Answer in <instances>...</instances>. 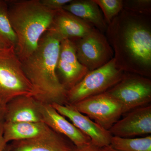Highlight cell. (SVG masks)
I'll return each mask as SVG.
<instances>
[{
    "mask_svg": "<svg viewBox=\"0 0 151 151\" xmlns=\"http://www.w3.org/2000/svg\"><path fill=\"white\" fill-rule=\"evenodd\" d=\"M8 48H9V47H8L7 46H6L0 40V51H2V50H4Z\"/></svg>",
    "mask_w": 151,
    "mask_h": 151,
    "instance_id": "cell-27",
    "label": "cell"
},
{
    "mask_svg": "<svg viewBox=\"0 0 151 151\" xmlns=\"http://www.w3.org/2000/svg\"><path fill=\"white\" fill-rule=\"evenodd\" d=\"M32 92L15 48L11 47L0 51V102L6 105L15 97L32 96Z\"/></svg>",
    "mask_w": 151,
    "mask_h": 151,
    "instance_id": "cell-4",
    "label": "cell"
},
{
    "mask_svg": "<svg viewBox=\"0 0 151 151\" xmlns=\"http://www.w3.org/2000/svg\"><path fill=\"white\" fill-rule=\"evenodd\" d=\"M56 70L60 82L67 91L89 71L78 61L74 42L70 40H63L60 42Z\"/></svg>",
    "mask_w": 151,
    "mask_h": 151,
    "instance_id": "cell-9",
    "label": "cell"
},
{
    "mask_svg": "<svg viewBox=\"0 0 151 151\" xmlns=\"http://www.w3.org/2000/svg\"><path fill=\"white\" fill-rule=\"evenodd\" d=\"M74 151H103L102 148L95 145L92 142L87 145L76 147Z\"/></svg>",
    "mask_w": 151,
    "mask_h": 151,
    "instance_id": "cell-23",
    "label": "cell"
},
{
    "mask_svg": "<svg viewBox=\"0 0 151 151\" xmlns=\"http://www.w3.org/2000/svg\"><path fill=\"white\" fill-rule=\"evenodd\" d=\"M42 122L53 131L65 136L75 145L80 147L91 142L89 137L82 133L50 104L39 102Z\"/></svg>",
    "mask_w": 151,
    "mask_h": 151,
    "instance_id": "cell-13",
    "label": "cell"
},
{
    "mask_svg": "<svg viewBox=\"0 0 151 151\" xmlns=\"http://www.w3.org/2000/svg\"><path fill=\"white\" fill-rule=\"evenodd\" d=\"M123 9L138 14L151 15V0H123Z\"/></svg>",
    "mask_w": 151,
    "mask_h": 151,
    "instance_id": "cell-21",
    "label": "cell"
},
{
    "mask_svg": "<svg viewBox=\"0 0 151 151\" xmlns=\"http://www.w3.org/2000/svg\"><path fill=\"white\" fill-rule=\"evenodd\" d=\"M4 151H10L9 149L8 146V144L6 146L4 150Z\"/></svg>",
    "mask_w": 151,
    "mask_h": 151,
    "instance_id": "cell-28",
    "label": "cell"
},
{
    "mask_svg": "<svg viewBox=\"0 0 151 151\" xmlns=\"http://www.w3.org/2000/svg\"><path fill=\"white\" fill-rule=\"evenodd\" d=\"M50 129L42 122H3L4 137L7 144L13 141L35 137Z\"/></svg>",
    "mask_w": 151,
    "mask_h": 151,
    "instance_id": "cell-17",
    "label": "cell"
},
{
    "mask_svg": "<svg viewBox=\"0 0 151 151\" xmlns=\"http://www.w3.org/2000/svg\"><path fill=\"white\" fill-rule=\"evenodd\" d=\"M7 145L4 137L3 120L0 119V151H4Z\"/></svg>",
    "mask_w": 151,
    "mask_h": 151,
    "instance_id": "cell-24",
    "label": "cell"
},
{
    "mask_svg": "<svg viewBox=\"0 0 151 151\" xmlns=\"http://www.w3.org/2000/svg\"><path fill=\"white\" fill-rule=\"evenodd\" d=\"M72 41L78 61L89 71L107 64L114 57L105 34L95 28L83 37Z\"/></svg>",
    "mask_w": 151,
    "mask_h": 151,
    "instance_id": "cell-7",
    "label": "cell"
},
{
    "mask_svg": "<svg viewBox=\"0 0 151 151\" xmlns=\"http://www.w3.org/2000/svg\"><path fill=\"white\" fill-rule=\"evenodd\" d=\"M0 40L8 47L16 48L17 39L9 19L7 1L0 0Z\"/></svg>",
    "mask_w": 151,
    "mask_h": 151,
    "instance_id": "cell-19",
    "label": "cell"
},
{
    "mask_svg": "<svg viewBox=\"0 0 151 151\" xmlns=\"http://www.w3.org/2000/svg\"><path fill=\"white\" fill-rule=\"evenodd\" d=\"M50 27L57 33L62 40L72 41L83 37L94 28L63 9L56 11Z\"/></svg>",
    "mask_w": 151,
    "mask_h": 151,
    "instance_id": "cell-15",
    "label": "cell"
},
{
    "mask_svg": "<svg viewBox=\"0 0 151 151\" xmlns=\"http://www.w3.org/2000/svg\"><path fill=\"white\" fill-rule=\"evenodd\" d=\"M103 13L104 19L109 24L123 9V0H94Z\"/></svg>",
    "mask_w": 151,
    "mask_h": 151,
    "instance_id": "cell-20",
    "label": "cell"
},
{
    "mask_svg": "<svg viewBox=\"0 0 151 151\" xmlns=\"http://www.w3.org/2000/svg\"><path fill=\"white\" fill-rule=\"evenodd\" d=\"M106 92L122 104L124 115L136 108L150 104L151 79L124 72L122 79Z\"/></svg>",
    "mask_w": 151,
    "mask_h": 151,
    "instance_id": "cell-6",
    "label": "cell"
},
{
    "mask_svg": "<svg viewBox=\"0 0 151 151\" xmlns=\"http://www.w3.org/2000/svg\"><path fill=\"white\" fill-rule=\"evenodd\" d=\"M108 130L112 136L122 138L145 137L151 134V105H146L125 114Z\"/></svg>",
    "mask_w": 151,
    "mask_h": 151,
    "instance_id": "cell-10",
    "label": "cell"
},
{
    "mask_svg": "<svg viewBox=\"0 0 151 151\" xmlns=\"http://www.w3.org/2000/svg\"><path fill=\"white\" fill-rule=\"evenodd\" d=\"M3 122H42L38 101L31 95L15 97L6 105Z\"/></svg>",
    "mask_w": 151,
    "mask_h": 151,
    "instance_id": "cell-14",
    "label": "cell"
},
{
    "mask_svg": "<svg viewBox=\"0 0 151 151\" xmlns=\"http://www.w3.org/2000/svg\"><path fill=\"white\" fill-rule=\"evenodd\" d=\"M51 105L60 114L69 119L79 131L89 137L92 144L101 148L110 145L112 136L108 131L80 113L73 105Z\"/></svg>",
    "mask_w": 151,
    "mask_h": 151,
    "instance_id": "cell-11",
    "label": "cell"
},
{
    "mask_svg": "<svg viewBox=\"0 0 151 151\" xmlns=\"http://www.w3.org/2000/svg\"><path fill=\"white\" fill-rule=\"evenodd\" d=\"M102 151H119L115 149H113L111 145L106 146L102 148Z\"/></svg>",
    "mask_w": 151,
    "mask_h": 151,
    "instance_id": "cell-26",
    "label": "cell"
},
{
    "mask_svg": "<svg viewBox=\"0 0 151 151\" xmlns=\"http://www.w3.org/2000/svg\"><path fill=\"white\" fill-rule=\"evenodd\" d=\"M72 105L107 131L124 115L122 104L106 92Z\"/></svg>",
    "mask_w": 151,
    "mask_h": 151,
    "instance_id": "cell-8",
    "label": "cell"
},
{
    "mask_svg": "<svg viewBox=\"0 0 151 151\" xmlns=\"http://www.w3.org/2000/svg\"><path fill=\"white\" fill-rule=\"evenodd\" d=\"M63 9L105 34L108 24L94 0H72Z\"/></svg>",
    "mask_w": 151,
    "mask_h": 151,
    "instance_id": "cell-16",
    "label": "cell"
},
{
    "mask_svg": "<svg viewBox=\"0 0 151 151\" xmlns=\"http://www.w3.org/2000/svg\"><path fill=\"white\" fill-rule=\"evenodd\" d=\"M8 146L10 151H74L76 147L69 139L51 129L35 137L13 141Z\"/></svg>",
    "mask_w": 151,
    "mask_h": 151,
    "instance_id": "cell-12",
    "label": "cell"
},
{
    "mask_svg": "<svg viewBox=\"0 0 151 151\" xmlns=\"http://www.w3.org/2000/svg\"><path fill=\"white\" fill-rule=\"evenodd\" d=\"M6 105L0 102V119L3 120L5 111Z\"/></svg>",
    "mask_w": 151,
    "mask_h": 151,
    "instance_id": "cell-25",
    "label": "cell"
},
{
    "mask_svg": "<svg viewBox=\"0 0 151 151\" xmlns=\"http://www.w3.org/2000/svg\"><path fill=\"white\" fill-rule=\"evenodd\" d=\"M124 72L116 67L114 58L102 67L89 71L79 82L67 91V104L102 94L116 85Z\"/></svg>",
    "mask_w": 151,
    "mask_h": 151,
    "instance_id": "cell-5",
    "label": "cell"
},
{
    "mask_svg": "<svg viewBox=\"0 0 151 151\" xmlns=\"http://www.w3.org/2000/svg\"><path fill=\"white\" fill-rule=\"evenodd\" d=\"M72 0H40L43 5L52 10L57 11L70 2Z\"/></svg>",
    "mask_w": 151,
    "mask_h": 151,
    "instance_id": "cell-22",
    "label": "cell"
},
{
    "mask_svg": "<svg viewBox=\"0 0 151 151\" xmlns=\"http://www.w3.org/2000/svg\"><path fill=\"white\" fill-rule=\"evenodd\" d=\"M105 36L116 67L151 77V15L123 10L108 25Z\"/></svg>",
    "mask_w": 151,
    "mask_h": 151,
    "instance_id": "cell-1",
    "label": "cell"
},
{
    "mask_svg": "<svg viewBox=\"0 0 151 151\" xmlns=\"http://www.w3.org/2000/svg\"><path fill=\"white\" fill-rule=\"evenodd\" d=\"M61 41L57 33L50 28L42 37L35 51L22 61L25 74L32 86V96L40 103L67 104V91L57 74Z\"/></svg>",
    "mask_w": 151,
    "mask_h": 151,
    "instance_id": "cell-2",
    "label": "cell"
},
{
    "mask_svg": "<svg viewBox=\"0 0 151 151\" xmlns=\"http://www.w3.org/2000/svg\"><path fill=\"white\" fill-rule=\"evenodd\" d=\"M7 2L9 19L17 39L15 51L22 62L37 48L42 37L51 27L56 11L47 8L40 0Z\"/></svg>",
    "mask_w": 151,
    "mask_h": 151,
    "instance_id": "cell-3",
    "label": "cell"
},
{
    "mask_svg": "<svg viewBox=\"0 0 151 151\" xmlns=\"http://www.w3.org/2000/svg\"><path fill=\"white\" fill-rule=\"evenodd\" d=\"M110 145L119 151H151V136L137 138L112 136Z\"/></svg>",
    "mask_w": 151,
    "mask_h": 151,
    "instance_id": "cell-18",
    "label": "cell"
}]
</instances>
